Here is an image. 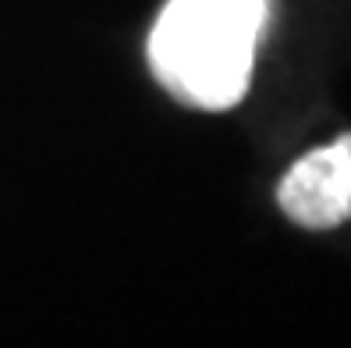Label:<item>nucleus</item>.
<instances>
[{
	"mask_svg": "<svg viewBox=\"0 0 351 348\" xmlns=\"http://www.w3.org/2000/svg\"><path fill=\"white\" fill-rule=\"evenodd\" d=\"M266 0H171L149 36L156 78L202 111L234 107L249 89Z\"/></svg>",
	"mask_w": 351,
	"mask_h": 348,
	"instance_id": "nucleus-1",
	"label": "nucleus"
},
{
	"mask_svg": "<svg viewBox=\"0 0 351 348\" xmlns=\"http://www.w3.org/2000/svg\"><path fill=\"white\" fill-rule=\"evenodd\" d=\"M280 210L302 228H337L351 220V132L302 156L277 189Z\"/></svg>",
	"mask_w": 351,
	"mask_h": 348,
	"instance_id": "nucleus-2",
	"label": "nucleus"
}]
</instances>
